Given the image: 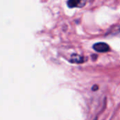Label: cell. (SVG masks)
Returning <instances> with one entry per match:
<instances>
[{"instance_id": "cell-1", "label": "cell", "mask_w": 120, "mask_h": 120, "mask_svg": "<svg viewBox=\"0 0 120 120\" xmlns=\"http://www.w3.org/2000/svg\"><path fill=\"white\" fill-rule=\"evenodd\" d=\"M86 0H69L67 4L70 8H81L86 5Z\"/></svg>"}, {"instance_id": "cell-2", "label": "cell", "mask_w": 120, "mask_h": 120, "mask_svg": "<svg viewBox=\"0 0 120 120\" xmlns=\"http://www.w3.org/2000/svg\"><path fill=\"white\" fill-rule=\"evenodd\" d=\"M93 49L98 52H107L109 50V46L105 42H98L93 45Z\"/></svg>"}, {"instance_id": "cell-3", "label": "cell", "mask_w": 120, "mask_h": 120, "mask_svg": "<svg viewBox=\"0 0 120 120\" xmlns=\"http://www.w3.org/2000/svg\"><path fill=\"white\" fill-rule=\"evenodd\" d=\"M71 61L72 62L78 63L79 64V63H83L85 61V59L83 56H79V55H77V54H74V55H72Z\"/></svg>"}, {"instance_id": "cell-4", "label": "cell", "mask_w": 120, "mask_h": 120, "mask_svg": "<svg viewBox=\"0 0 120 120\" xmlns=\"http://www.w3.org/2000/svg\"><path fill=\"white\" fill-rule=\"evenodd\" d=\"M98 88V86L97 85H95V86L93 88V90H96Z\"/></svg>"}, {"instance_id": "cell-5", "label": "cell", "mask_w": 120, "mask_h": 120, "mask_svg": "<svg viewBox=\"0 0 120 120\" xmlns=\"http://www.w3.org/2000/svg\"><path fill=\"white\" fill-rule=\"evenodd\" d=\"M118 33H119V34H120V31H119Z\"/></svg>"}]
</instances>
